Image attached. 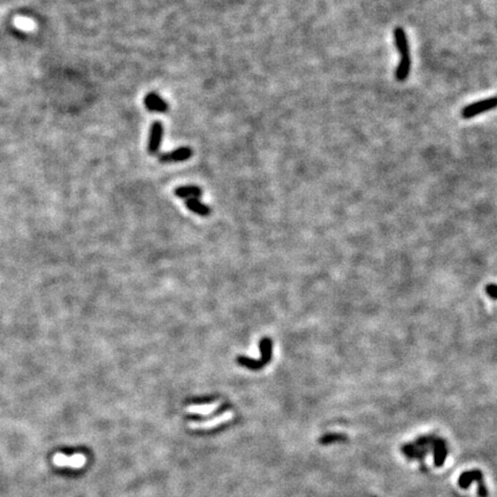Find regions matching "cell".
<instances>
[{
	"mask_svg": "<svg viewBox=\"0 0 497 497\" xmlns=\"http://www.w3.org/2000/svg\"><path fill=\"white\" fill-rule=\"evenodd\" d=\"M435 435L420 436L412 443L405 444L402 447L403 455H405L410 459H420L422 461L429 451L433 449V441Z\"/></svg>",
	"mask_w": 497,
	"mask_h": 497,
	"instance_id": "6da1fadb",
	"label": "cell"
},
{
	"mask_svg": "<svg viewBox=\"0 0 497 497\" xmlns=\"http://www.w3.org/2000/svg\"><path fill=\"white\" fill-rule=\"evenodd\" d=\"M474 481L478 482V495L479 497H488V489L486 488L484 474L480 470L466 471L458 478V486L463 489L469 488Z\"/></svg>",
	"mask_w": 497,
	"mask_h": 497,
	"instance_id": "7a4b0ae2",
	"label": "cell"
},
{
	"mask_svg": "<svg viewBox=\"0 0 497 497\" xmlns=\"http://www.w3.org/2000/svg\"><path fill=\"white\" fill-rule=\"evenodd\" d=\"M497 106V97H492V98L480 100V102L473 103L471 105H467L463 108L462 117L464 119H471L477 117V115L485 113V112L491 111Z\"/></svg>",
	"mask_w": 497,
	"mask_h": 497,
	"instance_id": "3957f363",
	"label": "cell"
},
{
	"mask_svg": "<svg viewBox=\"0 0 497 497\" xmlns=\"http://www.w3.org/2000/svg\"><path fill=\"white\" fill-rule=\"evenodd\" d=\"M163 135H164L163 123L159 121L153 122V125L151 126L150 129V136H149V143H148V152L150 153L151 156L158 155V152L160 150V145H162Z\"/></svg>",
	"mask_w": 497,
	"mask_h": 497,
	"instance_id": "277c9868",
	"label": "cell"
},
{
	"mask_svg": "<svg viewBox=\"0 0 497 497\" xmlns=\"http://www.w3.org/2000/svg\"><path fill=\"white\" fill-rule=\"evenodd\" d=\"M192 149L190 147H180L176 150L163 153L158 157L159 162L162 164H170V163H181L190 159L192 157Z\"/></svg>",
	"mask_w": 497,
	"mask_h": 497,
	"instance_id": "5b68a950",
	"label": "cell"
},
{
	"mask_svg": "<svg viewBox=\"0 0 497 497\" xmlns=\"http://www.w3.org/2000/svg\"><path fill=\"white\" fill-rule=\"evenodd\" d=\"M87 463V457L82 454H76L73 456H66L62 454H55L53 456V464L57 466H68L72 469H80Z\"/></svg>",
	"mask_w": 497,
	"mask_h": 497,
	"instance_id": "8992f818",
	"label": "cell"
},
{
	"mask_svg": "<svg viewBox=\"0 0 497 497\" xmlns=\"http://www.w3.org/2000/svg\"><path fill=\"white\" fill-rule=\"evenodd\" d=\"M234 418L233 413L230 411H226L222 414H219L218 417L212 418L210 420L206 421H190L189 422V427L191 429H212L214 427H218V426L225 424V422L231 420Z\"/></svg>",
	"mask_w": 497,
	"mask_h": 497,
	"instance_id": "52a82bcc",
	"label": "cell"
},
{
	"mask_svg": "<svg viewBox=\"0 0 497 497\" xmlns=\"http://www.w3.org/2000/svg\"><path fill=\"white\" fill-rule=\"evenodd\" d=\"M144 105L155 113H166L168 111V104L156 92H150L144 97Z\"/></svg>",
	"mask_w": 497,
	"mask_h": 497,
	"instance_id": "ba28073f",
	"label": "cell"
},
{
	"mask_svg": "<svg viewBox=\"0 0 497 497\" xmlns=\"http://www.w3.org/2000/svg\"><path fill=\"white\" fill-rule=\"evenodd\" d=\"M432 452L434 455V465L436 467H442L444 463H446L448 456V447L446 441L441 439V437L435 436L434 441H433Z\"/></svg>",
	"mask_w": 497,
	"mask_h": 497,
	"instance_id": "9c48e42d",
	"label": "cell"
},
{
	"mask_svg": "<svg viewBox=\"0 0 497 497\" xmlns=\"http://www.w3.org/2000/svg\"><path fill=\"white\" fill-rule=\"evenodd\" d=\"M394 39L395 45L397 47V51L401 54V58H409L410 57V46L409 40H407L406 32L402 27H397L394 29Z\"/></svg>",
	"mask_w": 497,
	"mask_h": 497,
	"instance_id": "30bf717a",
	"label": "cell"
},
{
	"mask_svg": "<svg viewBox=\"0 0 497 497\" xmlns=\"http://www.w3.org/2000/svg\"><path fill=\"white\" fill-rule=\"evenodd\" d=\"M174 195L182 199H191V198L200 197L203 195V191L197 185H183L174 190Z\"/></svg>",
	"mask_w": 497,
	"mask_h": 497,
	"instance_id": "8fae6325",
	"label": "cell"
},
{
	"mask_svg": "<svg viewBox=\"0 0 497 497\" xmlns=\"http://www.w3.org/2000/svg\"><path fill=\"white\" fill-rule=\"evenodd\" d=\"M259 349L261 352V361L266 366L271 362L273 354V342L271 337H263L259 342Z\"/></svg>",
	"mask_w": 497,
	"mask_h": 497,
	"instance_id": "7c38bea8",
	"label": "cell"
},
{
	"mask_svg": "<svg viewBox=\"0 0 497 497\" xmlns=\"http://www.w3.org/2000/svg\"><path fill=\"white\" fill-rule=\"evenodd\" d=\"M185 206L189 208L190 211L196 213V214L200 216H208L211 214L210 207L206 206V205L200 203L197 198H191V199H185L184 201Z\"/></svg>",
	"mask_w": 497,
	"mask_h": 497,
	"instance_id": "4fadbf2b",
	"label": "cell"
},
{
	"mask_svg": "<svg viewBox=\"0 0 497 497\" xmlns=\"http://www.w3.org/2000/svg\"><path fill=\"white\" fill-rule=\"evenodd\" d=\"M411 70V57L409 58H401L397 68L395 70V77L399 82L405 81L409 77Z\"/></svg>",
	"mask_w": 497,
	"mask_h": 497,
	"instance_id": "5bb4252c",
	"label": "cell"
},
{
	"mask_svg": "<svg viewBox=\"0 0 497 497\" xmlns=\"http://www.w3.org/2000/svg\"><path fill=\"white\" fill-rule=\"evenodd\" d=\"M347 441V436L344 434H341V433H328V434L324 435L323 437H320L319 442L324 446L331 443H336V442H345Z\"/></svg>",
	"mask_w": 497,
	"mask_h": 497,
	"instance_id": "9a60e30c",
	"label": "cell"
},
{
	"mask_svg": "<svg viewBox=\"0 0 497 497\" xmlns=\"http://www.w3.org/2000/svg\"><path fill=\"white\" fill-rule=\"evenodd\" d=\"M16 25L20 29H23V30H31L33 28V23L31 20H28V18L24 17H17L15 20Z\"/></svg>",
	"mask_w": 497,
	"mask_h": 497,
	"instance_id": "2e32d148",
	"label": "cell"
},
{
	"mask_svg": "<svg viewBox=\"0 0 497 497\" xmlns=\"http://www.w3.org/2000/svg\"><path fill=\"white\" fill-rule=\"evenodd\" d=\"M485 291L492 300L497 301V285H495V283H489V285L485 287Z\"/></svg>",
	"mask_w": 497,
	"mask_h": 497,
	"instance_id": "e0dca14e",
	"label": "cell"
}]
</instances>
